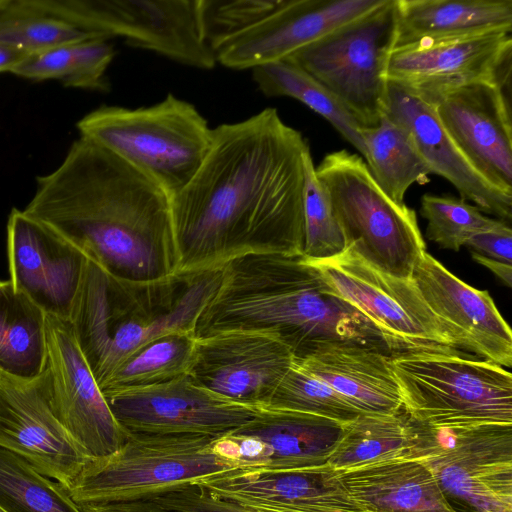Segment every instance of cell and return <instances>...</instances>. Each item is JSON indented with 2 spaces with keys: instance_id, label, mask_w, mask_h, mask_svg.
Segmentation results:
<instances>
[{
  "instance_id": "obj_1",
  "label": "cell",
  "mask_w": 512,
  "mask_h": 512,
  "mask_svg": "<svg viewBox=\"0 0 512 512\" xmlns=\"http://www.w3.org/2000/svg\"><path fill=\"white\" fill-rule=\"evenodd\" d=\"M308 151L275 108L213 128L199 169L171 196L178 272L253 253L303 255Z\"/></svg>"
},
{
  "instance_id": "obj_2",
  "label": "cell",
  "mask_w": 512,
  "mask_h": 512,
  "mask_svg": "<svg viewBox=\"0 0 512 512\" xmlns=\"http://www.w3.org/2000/svg\"><path fill=\"white\" fill-rule=\"evenodd\" d=\"M23 211L116 278L149 282L178 272L171 196L85 137L36 177Z\"/></svg>"
},
{
  "instance_id": "obj_3",
  "label": "cell",
  "mask_w": 512,
  "mask_h": 512,
  "mask_svg": "<svg viewBox=\"0 0 512 512\" xmlns=\"http://www.w3.org/2000/svg\"><path fill=\"white\" fill-rule=\"evenodd\" d=\"M252 332L284 343L294 359L334 344L392 352L380 330L324 282L303 255L253 253L222 266L219 288L199 315L196 339Z\"/></svg>"
},
{
  "instance_id": "obj_4",
  "label": "cell",
  "mask_w": 512,
  "mask_h": 512,
  "mask_svg": "<svg viewBox=\"0 0 512 512\" xmlns=\"http://www.w3.org/2000/svg\"><path fill=\"white\" fill-rule=\"evenodd\" d=\"M221 277L218 267L134 282L116 278L88 260L69 321L99 387L149 341L171 332L194 333Z\"/></svg>"
},
{
  "instance_id": "obj_5",
  "label": "cell",
  "mask_w": 512,
  "mask_h": 512,
  "mask_svg": "<svg viewBox=\"0 0 512 512\" xmlns=\"http://www.w3.org/2000/svg\"><path fill=\"white\" fill-rule=\"evenodd\" d=\"M80 136L142 172L170 196L199 169L213 128L191 103L168 94L151 106L103 105L77 122Z\"/></svg>"
},
{
  "instance_id": "obj_6",
  "label": "cell",
  "mask_w": 512,
  "mask_h": 512,
  "mask_svg": "<svg viewBox=\"0 0 512 512\" xmlns=\"http://www.w3.org/2000/svg\"><path fill=\"white\" fill-rule=\"evenodd\" d=\"M326 189L346 248L376 271L411 280L426 252L414 210L393 201L358 154L342 149L315 167Z\"/></svg>"
},
{
  "instance_id": "obj_7",
  "label": "cell",
  "mask_w": 512,
  "mask_h": 512,
  "mask_svg": "<svg viewBox=\"0 0 512 512\" xmlns=\"http://www.w3.org/2000/svg\"><path fill=\"white\" fill-rule=\"evenodd\" d=\"M215 438L130 434L114 453L90 459L67 491L78 504L146 500L237 470Z\"/></svg>"
},
{
  "instance_id": "obj_8",
  "label": "cell",
  "mask_w": 512,
  "mask_h": 512,
  "mask_svg": "<svg viewBox=\"0 0 512 512\" xmlns=\"http://www.w3.org/2000/svg\"><path fill=\"white\" fill-rule=\"evenodd\" d=\"M406 425L407 456L426 464L454 512H512V423L437 427L407 414Z\"/></svg>"
},
{
  "instance_id": "obj_9",
  "label": "cell",
  "mask_w": 512,
  "mask_h": 512,
  "mask_svg": "<svg viewBox=\"0 0 512 512\" xmlns=\"http://www.w3.org/2000/svg\"><path fill=\"white\" fill-rule=\"evenodd\" d=\"M403 408L428 425L512 423V375L490 361L458 354L391 357Z\"/></svg>"
},
{
  "instance_id": "obj_10",
  "label": "cell",
  "mask_w": 512,
  "mask_h": 512,
  "mask_svg": "<svg viewBox=\"0 0 512 512\" xmlns=\"http://www.w3.org/2000/svg\"><path fill=\"white\" fill-rule=\"evenodd\" d=\"M397 24L396 0H385L286 59L327 89L362 128L374 127L385 110Z\"/></svg>"
},
{
  "instance_id": "obj_11",
  "label": "cell",
  "mask_w": 512,
  "mask_h": 512,
  "mask_svg": "<svg viewBox=\"0 0 512 512\" xmlns=\"http://www.w3.org/2000/svg\"><path fill=\"white\" fill-rule=\"evenodd\" d=\"M49 15L106 39L121 37L180 64L210 70L217 64L206 40L200 0H29Z\"/></svg>"
},
{
  "instance_id": "obj_12",
  "label": "cell",
  "mask_w": 512,
  "mask_h": 512,
  "mask_svg": "<svg viewBox=\"0 0 512 512\" xmlns=\"http://www.w3.org/2000/svg\"><path fill=\"white\" fill-rule=\"evenodd\" d=\"M310 262L334 293L380 330L393 356L458 354L449 330L429 309L412 280L380 273L348 248L334 258Z\"/></svg>"
},
{
  "instance_id": "obj_13",
  "label": "cell",
  "mask_w": 512,
  "mask_h": 512,
  "mask_svg": "<svg viewBox=\"0 0 512 512\" xmlns=\"http://www.w3.org/2000/svg\"><path fill=\"white\" fill-rule=\"evenodd\" d=\"M511 32L421 39L396 45L389 57L387 80L429 103L471 83L499 84L512 73Z\"/></svg>"
},
{
  "instance_id": "obj_14",
  "label": "cell",
  "mask_w": 512,
  "mask_h": 512,
  "mask_svg": "<svg viewBox=\"0 0 512 512\" xmlns=\"http://www.w3.org/2000/svg\"><path fill=\"white\" fill-rule=\"evenodd\" d=\"M0 448L66 490L90 460L53 410L47 366L30 380L0 371Z\"/></svg>"
},
{
  "instance_id": "obj_15",
  "label": "cell",
  "mask_w": 512,
  "mask_h": 512,
  "mask_svg": "<svg viewBox=\"0 0 512 512\" xmlns=\"http://www.w3.org/2000/svg\"><path fill=\"white\" fill-rule=\"evenodd\" d=\"M104 397L129 434L219 437L245 425L259 411L217 396L188 375Z\"/></svg>"
},
{
  "instance_id": "obj_16",
  "label": "cell",
  "mask_w": 512,
  "mask_h": 512,
  "mask_svg": "<svg viewBox=\"0 0 512 512\" xmlns=\"http://www.w3.org/2000/svg\"><path fill=\"white\" fill-rule=\"evenodd\" d=\"M53 410L90 458L117 451L130 434L117 422L76 341L67 319L46 314Z\"/></svg>"
},
{
  "instance_id": "obj_17",
  "label": "cell",
  "mask_w": 512,
  "mask_h": 512,
  "mask_svg": "<svg viewBox=\"0 0 512 512\" xmlns=\"http://www.w3.org/2000/svg\"><path fill=\"white\" fill-rule=\"evenodd\" d=\"M344 423L317 415L260 408L245 425L214 439L241 471H293L328 464Z\"/></svg>"
},
{
  "instance_id": "obj_18",
  "label": "cell",
  "mask_w": 512,
  "mask_h": 512,
  "mask_svg": "<svg viewBox=\"0 0 512 512\" xmlns=\"http://www.w3.org/2000/svg\"><path fill=\"white\" fill-rule=\"evenodd\" d=\"M294 362L277 338L226 332L196 339L188 377L229 401L264 408Z\"/></svg>"
},
{
  "instance_id": "obj_19",
  "label": "cell",
  "mask_w": 512,
  "mask_h": 512,
  "mask_svg": "<svg viewBox=\"0 0 512 512\" xmlns=\"http://www.w3.org/2000/svg\"><path fill=\"white\" fill-rule=\"evenodd\" d=\"M385 0H279L264 18L219 43L216 62L243 70L286 59Z\"/></svg>"
},
{
  "instance_id": "obj_20",
  "label": "cell",
  "mask_w": 512,
  "mask_h": 512,
  "mask_svg": "<svg viewBox=\"0 0 512 512\" xmlns=\"http://www.w3.org/2000/svg\"><path fill=\"white\" fill-rule=\"evenodd\" d=\"M10 281L46 314L69 320L87 257L74 245L23 210L7 222Z\"/></svg>"
},
{
  "instance_id": "obj_21",
  "label": "cell",
  "mask_w": 512,
  "mask_h": 512,
  "mask_svg": "<svg viewBox=\"0 0 512 512\" xmlns=\"http://www.w3.org/2000/svg\"><path fill=\"white\" fill-rule=\"evenodd\" d=\"M464 154L496 187L512 194L511 89L471 83L431 102Z\"/></svg>"
},
{
  "instance_id": "obj_22",
  "label": "cell",
  "mask_w": 512,
  "mask_h": 512,
  "mask_svg": "<svg viewBox=\"0 0 512 512\" xmlns=\"http://www.w3.org/2000/svg\"><path fill=\"white\" fill-rule=\"evenodd\" d=\"M411 280L429 309L449 330L458 349L511 367L512 332L488 291L463 282L426 252Z\"/></svg>"
},
{
  "instance_id": "obj_23",
  "label": "cell",
  "mask_w": 512,
  "mask_h": 512,
  "mask_svg": "<svg viewBox=\"0 0 512 512\" xmlns=\"http://www.w3.org/2000/svg\"><path fill=\"white\" fill-rule=\"evenodd\" d=\"M384 112L409 132L432 174L448 180L462 200L510 223L512 194L496 187L474 166L444 128L431 103L388 81Z\"/></svg>"
},
{
  "instance_id": "obj_24",
  "label": "cell",
  "mask_w": 512,
  "mask_h": 512,
  "mask_svg": "<svg viewBox=\"0 0 512 512\" xmlns=\"http://www.w3.org/2000/svg\"><path fill=\"white\" fill-rule=\"evenodd\" d=\"M199 485L255 512H364L328 464L293 471L235 470Z\"/></svg>"
},
{
  "instance_id": "obj_25",
  "label": "cell",
  "mask_w": 512,
  "mask_h": 512,
  "mask_svg": "<svg viewBox=\"0 0 512 512\" xmlns=\"http://www.w3.org/2000/svg\"><path fill=\"white\" fill-rule=\"evenodd\" d=\"M391 357L365 346L334 344L294 362L341 394L361 413L388 415L403 408Z\"/></svg>"
},
{
  "instance_id": "obj_26",
  "label": "cell",
  "mask_w": 512,
  "mask_h": 512,
  "mask_svg": "<svg viewBox=\"0 0 512 512\" xmlns=\"http://www.w3.org/2000/svg\"><path fill=\"white\" fill-rule=\"evenodd\" d=\"M336 472L364 512H454L433 473L417 458L398 457Z\"/></svg>"
},
{
  "instance_id": "obj_27",
  "label": "cell",
  "mask_w": 512,
  "mask_h": 512,
  "mask_svg": "<svg viewBox=\"0 0 512 512\" xmlns=\"http://www.w3.org/2000/svg\"><path fill=\"white\" fill-rule=\"evenodd\" d=\"M396 9V45L512 31V0H396Z\"/></svg>"
},
{
  "instance_id": "obj_28",
  "label": "cell",
  "mask_w": 512,
  "mask_h": 512,
  "mask_svg": "<svg viewBox=\"0 0 512 512\" xmlns=\"http://www.w3.org/2000/svg\"><path fill=\"white\" fill-rule=\"evenodd\" d=\"M47 358L46 313L10 280H0V371L34 379Z\"/></svg>"
},
{
  "instance_id": "obj_29",
  "label": "cell",
  "mask_w": 512,
  "mask_h": 512,
  "mask_svg": "<svg viewBox=\"0 0 512 512\" xmlns=\"http://www.w3.org/2000/svg\"><path fill=\"white\" fill-rule=\"evenodd\" d=\"M364 161L381 189L396 203H404L415 183L426 184L432 174L409 132L384 111L376 126L360 128Z\"/></svg>"
},
{
  "instance_id": "obj_30",
  "label": "cell",
  "mask_w": 512,
  "mask_h": 512,
  "mask_svg": "<svg viewBox=\"0 0 512 512\" xmlns=\"http://www.w3.org/2000/svg\"><path fill=\"white\" fill-rule=\"evenodd\" d=\"M115 57L109 39L94 37L27 55L11 71L34 81L58 80L66 87L108 91L106 71Z\"/></svg>"
},
{
  "instance_id": "obj_31",
  "label": "cell",
  "mask_w": 512,
  "mask_h": 512,
  "mask_svg": "<svg viewBox=\"0 0 512 512\" xmlns=\"http://www.w3.org/2000/svg\"><path fill=\"white\" fill-rule=\"evenodd\" d=\"M252 79L267 97H291L325 118L360 154L365 147L361 126L344 106L319 82L289 59L251 69Z\"/></svg>"
},
{
  "instance_id": "obj_32",
  "label": "cell",
  "mask_w": 512,
  "mask_h": 512,
  "mask_svg": "<svg viewBox=\"0 0 512 512\" xmlns=\"http://www.w3.org/2000/svg\"><path fill=\"white\" fill-rule=\"evenodd\" d=\"M196 337L171 332L144 344L110 374L100 386L103 395L167 383L187 375Z\"/></svg>"
},
{
  "instance_id": "obj_33",
  "label": "cell",
  "mask_w": 512,
  "mask_h": 512,
  "mask_svg": "<svg viewBox=\"0 0 512 512\" xmlns=\"http://www.w3.org/2000/svg\"><path fill=\"white\" fill-rule=\"evenodd\" d=\"M406 419L402 408L395 414H360L344 423L328 465L341 471L407 456Z\"/></svg>"
},
{
  "instance_id": "obj_34",
  "label": "cell",
  "mask_w": 512,
  "mask_h": 512,
  "mask_svg": "<svg viewBox=\"0 0 512 512\" xmlns=\"http://www.w3.org/2000/svg\"><path fill=\"white\" fill-rule=\"evenodd\" d=\"M94 37L100 36L34 8L29 0H0V44L26 55Z\"/></svg>"
},
{
  "instance_id": "obj_35",
  "label": "cell",
  "mask_w": 512,
  "mask_h": 512,
  "mask_svg": "<svg viewBox=\"0 0 512 512\" xmlns=\"http://www.w3.org/2000/svg\"><path fill=\"white\" fill-rule=\"evenodd\" d=\"M0 507L6 512H83L62 485L3 448Z\"/></svg>"
},
{
  "instance_id": "obj_36",
  "label": "cell",
  "mask_w": 512,
  "mask_h": 512,
  "mask_svg": "<svg viewBox=\"0 0 512 512\" xmlns=\"http://www.w3.org/2000/svg\"><path fill=\"white\" fill-rule=\"evenodd\" d=\"M264 408L307 413L341 423L363 414L341 394L295 362Z\"/></svg>"
},
{
  "instance_id": "obj_37",
  "label": "cell",
  "mask_w": 512,
  "mask_h": 512,
  "mask_svg": "<svg viewBox=\"0 0 512 512\" xmlns=\"http://www.w3.org/2000/svg\"><path fill=\"white\" fill-rule=\"evenodd\" d=\"M303 217V256L307 260H327L345 251L344 235L330 197L316 175L311 151L305 156Z\"/></svg>"
},
{
  "instance_id": "obj_38",
  "label": "cell",
  "mask_w": 512,
  "mask_h": 512,
  "mask_svg": "<svg viewBox=\"0 0 512 512\" xmlns=\"http://www.w3.org/2000/svg\"><path fill=\"white\" fill-rule=\"evenodd\" d=\"M421 215L427 220L426 236L443 249L458 251L474 234L495 226L492 219L461 198L425 194Z\"/></svg>"
},
{
  "instance_id": "obj_39",
  "label": "cell",
  "mask_w": 512,
  "mask_h": 512,
  "mask_svg": "<svg viewBox=\"0 0 512 512\" xmlns=\"http://www.w3.org/2000/svg\"><path fill=\"white\" fill-rule=\"evenodd\" d=\"M204 34L211 48L252 26L279 0H200Z\"/></svg>"
},
{
  "instance_id": "obj_40",
  "label": "cell",
  "mask_w": 512,
  "mask_h": 512,
  "mask_svg": "<svg viewBox=\"0 0 512 512\" xmlns=\"http://www.w3.org/2000/svg\"><path fill=\"white\" fill-rule=\"evenodd\" d=\"M151 500L178 512H255L217 497L199 484Z\"/></svg>"
},
{
  "instance_id": "obj_41",
  "label": "cell",
  "mask_w": 512,
  "mask_h": 512,
  "mask_svg": "<svg viewBox=\"0 0 512 512\" xmlns=\"http://www.w3.org/2000/svg\"><path fill=\"white\" fill-rule=\"evenodd\" d=\"M473 253L507 264L512 262V230L509 223L499 220L488 229L471 236L466 242Z\"/></svg>"
},
{
  "instance_id": "obj_42",
  "label": "cell",
  "mask_w": 512,
  "mask_h": 512,
  "mask_svg": "<svg viewBox=\"0 0 512 512\" xmlns=\"http://www.w3.org/2000/svg\"><path fill=\"white\" fill-rule=\"evenodd\" d=\"M83 512H178L151 499L129 502L79 504Z\"/></svg>"
},
{
  "instance_id": "obj_43",
  "label": "cell",
  "mask_w": 512,
  "mask_h": 512,
  "mask_svg": "<svg viewBox=\"0 0 512 512\" xmlns=\"http://www.w3.org/2000/svg\"><path fill=\"white\" fill-rule=\"evenodd\" d=\"M472 258L482 266L487 267L498 279L506 286L511 287L512 284V265L498 260H494L477 253L472 252Z\"/></svg>"
},
{
  "instance_id": "obj_44",
  "label": "cell",
  "mask_w": 512,
  "mask_h": 512,
  "mask_svg": "<svg viewBox=\"0 0 512 512\" xmlns=\"http://www.w3.org/2000/svg\"><path fill=\"white\" fill-rule=\"evenodd\" d=\"M26 56L20 51L0 44V73L11 72Z\"/></svg>"
},
{
  "instance_id": "obj_45",
  "label": "cell",
  "mask_w": 512,
  "mask_h": 512,
  "mask_svg": "<svg viewBox=\"0 0 512 512\" xmlns=\"http://www.w3.org/2000/svg\"><path fill=\"white\" fill-rule=\"evenodd\" d=\"M0 512H6V511L0 507Z\"/></svg>"
}]
</instances>
